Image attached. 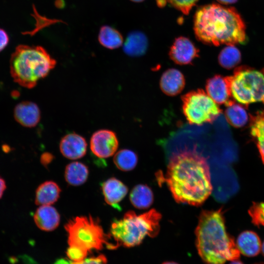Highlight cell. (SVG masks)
<instances>
[{"mask_svg": "<svg viewBox=\"0 0 264 264\" xmlns=\"http://www.w3.org/2000/svg\"><path fill=\"white\" fill-rule=\"evenodd\" d=\"M162 177L178 203L199 206L212 191L206 159L195 149L173 154Z\"/></svg>", "mask_w": 264, "mask_h": 264, "instance_id": "6da1fadb", "label": "cell"}, {"mask_svg": "<svg viewBox=\"0 0 264 264\" xmlns=\"http://www.w3.org/2000/svg\"><path fill=\"white\" fill-rule=\"evenodd\" d=\"M197 38L203 43L218 46L244 43L246 26L234 7L212 3L197 10L194 20Z\"/></svg>", "mask_w": 264, "mask_h": 264, "instance_id": "7a4b0ae2", "label": "cell"}, {"mask_svg": "<svg viewBox=\"0 0 264 264\" xmlns=\"http://www.w3.org/2000/svg\"><path fill=\"white\" fill-rule=\"evenodd\" d=\"M195 234L198 253L205 263L224 264L240 258L234 239L226 231L221 209L202 210Z\"/></svg>", "mask_w": 264, "mask_h": 264, "instance_id": "3957f363", "label": "cell"}, {"mask_svg": "<svg viewBox=\"0 0 264 264\" xmlns=\"http://www.w3.org/2000/svg\"><path fill=\"white\" fill-rule=\"evenodd\" d=\"M56 64L43 47L20 45L10 58V73L15 82L32 88L49 74Z\"/></svg>", "mask_w": 264, "mask_h": 264, "instance_id": "277c9868", "label": "cell"}, {"mask_svg": "<svg viewBox=\"0 0 264 264\" xmlns=\"http://www.w3.org/2000/svg\"><path fill=\"white\" fill-rule=\"evenodd\" d=\"M161 219V214L155 209L139 215L129 211L122 218L112 220L110 235L116 248L133 247L140 244L146 237L154 238L158 235Z\"/></svg>", "mask_w": 264, "mask_h": 264, "instance_id": "5b68a950", "label": "cell"}, {"mask_svg": "<svg viewBox=\"0 0 264 264\" xmlns=\"http://www.w3.org/2000/svg\"><path fill=\"white\" fill-rule=\"evenodd\" d=\"M65 228L68 234L69 246L77 247L87 254L93 250H101L104 246L109 249L116 248L110 241V234L105 233L99 220L90 215L77 216L69 220Z\"/></svg>", "mask_w": 264, "mask_h": 264, "instance_id": "8992f818", "label": "cell"}, {"mask_svg": "<svg viewBox=\"0 0 264 264\" xmlns=\"http://www.w3.org/2000/svg\"><path fill=\"white\" fill-rule=\"evenodd\" d=\"M230 95L243 105L264 103V73L242 67L237 68L232 76L226 77Z\"/></svg>", "mask_w": 264, "mask_h": 264, "instance_id": "52a82bcc", "label": "cell"}, {"mask_svg": "<svg viewBox=\"0 0 264 264\" xmlns=\"http://www.w3.org/2000/svg\"><path fill=\"white\" fill-rule=\"evenodd\" d=\"M182 110L189 123H210L220 115L217 103L202 89L189 92L182 97Z\"/></svg>", "mask_w": 264, "mask_h": 264, "instance_id": "ba28073f", "label": "cell"}, {"mask_svg": "<svg viewBox=\"0 0 264 264\" xmlns=\"http://www.w3.org/2000/svg\"><path fill=\"white\" fill-rule=\"evenodd\" d=\"M118 140L115 132L109 130H100L92 135L90 140V148L96 156L106 158L116 151Z\"/></svg>", "mask_w": 264, "mask_h": 264, "instance_id": "9c48e42d", "label": "cell"}, {"mask_svg": "<svg viewBox=\"0 0 264 264\" xmlns=\"http://www.w3.org/2000/svg\"><path fill=\"white\" fill-rule=\"evenodd\" d=\"M199 50L188 38L179 37L176 38L169 51L170 58L178 65H187L198 55Z\"/></svg>", "mask_w": 264, "mask_h": 264, "instance_id": "30bf717a", "label": "cell"}, {"mask_svg": "<svg viewBox=\"0 0 264 264\" xmlns=\"http://www.w3.org/2000/svg\"><path fill=\"white\" fill-rule=\"evenodd\" d=\"M60 150L65 157L72 160L78 159L86 154L87 143L82 136L75 133L66 134L61 140Z\"/></svg>", "mask_w": 264, "mask_h": 264, "instance_id": "8fae6325", "label": "cell"}, {"mask_svg": "<svg viewBox=\"0 0 264 264\" xmlns=\"http://www.w3.org/2000/svg\"><path fill=\"white\" fill-rule=\"evenodd\" d=\"M14 116L16 121L22 126L32 128L36 126L41 118L38 106L30 101L18 104L14 108Z\"/></svg>", "mask_w": 264, "mask_h": 264, "instance_id": "7c38bea8", "label": "cell"}, {"mask_svg": "<svg viewBox=\"0 0 264 264\" xmlns=\"http://www.w3.org/2000/svg\"><path fill=\"white\" fill-rule=\"evenodd\" d=\"M102 190L106 202L120 209L119 203L126 196L128 191L127 187L116 178L111 177L102 184Z\"/></svg>", "mask_w": 264, "mask_h": 264, "instance_id": "4fadbf2b", "label": "cell"}, {"mask_svg": "<svg viewBox=\"0 0 264 264\" xmlns=\"http://www.w3.org/2000/svg\"><path fill=\"white\" fill-rule=\"evenodd\" d=\"M34 220L41 230L51 231L59 225L60 216L57 210L51 205H41L34 215Z\"/></svg>", "mask_w": 264, "mask_h": 264, "instance_id": "5bb4252c", "label": "cell"}, {"mask_svg": "<svg viewBox=\"0 0 264 264\" xmlns=\"http://www.w3.org/2000/svg\"><path fill=\"white\" fill-rule=\"evenodd\" d=\"M185 81L183 74L178 69L170 68L162 75L160 80V87L165 94L175 96L183 90Z\"/></svg>", "mask_w": 264, "mask_h": 264, "instance_id": "9a60e30c", "label": "cell"}, {"mask_svg": "<svg viewBox=\"0 0 264 264\" xmlns=\"http://www.w3.org/2000/svg\"><path fill=\"white\" fill-rule=\"evenodd\" d=\"M207 94L217 103L227 104L231 96L226 78L215 75L209 79L206 84Z\"/></svg>", "mask_w": 264, "mask_h": 264, "instance_id": "2e32d148", "label": "cell"}, {"mask_svg": "<svg viewBox=\"0 0 264 264\" xmlns=\"http://www.w3.org/2000/svg\"><path fill=\"white\" fill-rule=\"evenodd\" d=\"M236 245L242 255L249 257L259 254L261 250V240L256 233L252 231H244L238 237Z\"/></svg>", "mask_w": 264, "mask_h": 264, "instance_id": "e0dca14e", "label": "cell"}, {"mask_svg": "<svg viewBox=\"0 0 264 264\" xmlns=\"http://www.w3.org/2000/svg\"><path fill=\"white\" fill-rule=\"evenodd\" d=\"M61 189L53 181H46L41 184L37 188L35 202L38 205H51L60 197Z\"/></svg>", "mask_w": 264, "mask_h": 264, "instance_id": "ac0fdd59", "label": "cell"}, {"mask_svg": "<svg viewBox=\"0 0 264 264\" xmlns=\"http://www.w3.org/2000/svg\"><path fill=\"white\" fill-rule=\"evenodd\" d=\"M148 44V40L144 34L139 31H134L127 36L123 50L129 56H140L146 52Z\"/></svg>", "mask_w": 264, "mask_h": 264, "instance_id": "d6986e66", "label": "cell"}, {"mask_svg": "<svg viewBox=\"0 0 264 264\" xmlns=\"http://www.w3.org/2000/svg\"><path fill=\"white\" fill-rule=\"evenodd\" d=\"M88 173V169L85 164L74 161L66 165L65 170V178L69 185L79 186L87 181Z\"/></svg>", "mask_w": 264, "mask_h": 264, "instance_id": "ffe728a7", "label": "cell"}, {"mask_svg": "<svg viewBox=\"0 0 264 264\" xmlns=\"http://www.w3.org/2000/svg\"><path fill=\"white\" fill-rule=\"evenodd\" d=\"M131 203L135 208L144 209L149 208L154 201V195L151 188L144 184H138L130 194Z\"/></svg>", "mask_w": 264, "mask_h": 264, "instance_id": "44dd1931", "label": "cell"}, {"mask_svg": "<svg viewBox=\"0 0 264 264\" xmlns=\"http://www.w3.org/2000/svg\"><path fill=\"white\" fill-rule=\"evenodd\" d=\"M250 133L256 142L261 159L264 163V110L251 117Z\"/></svg>", "mask_w": 264, "mask_h": 264, "instance_id": "7402d4cb", "label": "cell"}, {"mask_svg": "<svg viewBox=\"0 0 264 264\" xmlns=\"http://www.w3.org/2000/svg\"><path fill=\"white\" fill-rule=\"evenodd\" d=\"M226 105L225 114L228 122L235 127L244 126L248 119L247 113L244 108L233 101H229Z\"/></svg>", "mask_w": 264, "mask_h": 264, "instance_id": "603a6c76", "label": "cell"}, {"mask_svg": "<svg viewBox=\"0 0 264 264\" xmlns=\"http://www.w3.org/2000/svg\"><path fill=\"white\" fill-rule=\"evenodd\" d=\"M98 41L104 47L113 49L122 45L123 39L122 35L116 29L110 26L105 25L100 28Z\"/></svg>", "mask_w": 264, "mask_h": 264, "instance_id": "cb8c5ba5", "label": "cell"}, {"mask_svg": "<svg viewBox=\"0 0 264 264\" xmlns=\"http://www.w3.org/2000/svg\"><path fill=\"white\" fill-rule=\"evenodd\" d=\"M138 161L136 154L128 149H122L114 156L113 162L116 167L122 171H129L133 169Z\"/></svg>", "mask_w": 264, "mask_h": 264, "instance_id": "d4e9b609", "label": "cell"}, {"mask_svg": "<svg viewBox=\"0 0 264 264\" xmlns=\"http://www.w3.org/2000/svg\"><path fill=\"white\" fill-rule=\"evenodd\" d=\"M241 59L240 50L234 45H228L219 54L218 61L220 66L230 69L236 66Z\"/></svg>", "mask_w": 264, "mask_h": 264, "instance_id": "484cf974", "label": "cell"}, {"mask_svg": "<svg viewBox=\"0 0 264 264\" xmlns=\"http://www.w3.org/2000/svg\"><path fill=\"white\" fill-rule=\"evenodd\" d=\"M248 213L254 224L264 227V203H253L248 210Z\"/></svg>", "mask_w": 264, "mask_h": 264, "instance_id": "4316f807", "label": "cell"}, {"mask_svg": "<svg viewBox=\"0 0 264 264\" xmlns=\"http://www.w3.org/2000/svg\"><path fill=\"white\" fill-rule=\"evenodd\" d=\"M175 8L183 14H189L192 7L196 5L198 0H168Z\"/></svg>", "mask_w": 264, "mask_h": 264, "instance_id": "83f0119b", "label": "cell"}, {"mask_svg": "<svg viewBox=\"0 0 264 264\" xmlns=\"http://www.w3.org/2000/svg\"><path fill=\"white\" fill-rule=\"evenodd\" d=\"M66 253L68 258L72 262L81 261L86 258L87 256V254L83 251L74 246H69Z\"/></svg>", "mask_w": 264, "mask_h": 264, "instance_id": "f1b7e54d", "label": "cell"}, {"mask_svg": "<svg viewBox=\"0 0 264 264\" xmlns=\"http://www.w3.org/2000/svg\"><path fill=\"white\" fill-rule=\"evenodd\" d=\"M107 260L103 255L97 257L85 258L79 262H72L71 264H107Z\"/></svg>", "mask_w": 264, "mask_h": 264, "instance_id": "f546056e", "label": "cell"}, {"mask_svg": "<svg viewBox=\"0 0 264 264\" xmlns=\"http://www.w3.org/2000/svg\"><path fill=\"white\" fill-rule=\"evenodd\" d=\"M54 156L50 153L44 152L42 154L40 158L41 164L46 168L48 165L53 160Z\"/></svg>", "mask_w": 264, "mask_h": 264, "instance_id": "4dcf8cb0", "label": "cell"}, {"mask_svg": "<svg viewBox=\"0 0 264 264\" xmlns=\"http://www.w3.org/2000/svg\"><path fill=\"white\" fill-rule=\"evenodd\" d=\"M9 37L6 32L0 28V52L8 44Z\"/></svg>", "mask_w": 264, "mask_h": 264, "instance_id": "1f68e13d", "label": "cell"}, {"mask_svg": "<svg viewBox=\"0 0 264 264\" xmlns=\"http://www.w3.org/2000/svg\"><path fill=\"white\" fill-rule=\"evenodd\" d=\"M6 188V186L5 180L0 177V198L2 197Z\"/></svg>", "mask_w": 264, "mask_h": 264, "instance_id": "d6a6232c", "label": "cell"}, {"mask_svg": "<svg viewBox=\"0 0 264 264\" xmlns=\"http://www.w3.org/2000/svg\"><path fill=\"white\" fill-rule=\"evenodd\" d=\"M220 3L223 4H230L236 2L238 0H217Z\"/></svg>", "mask_w": 264, "mask_h": 264, "instance_id": "836d02e7", "label": "cell"}, {"mask_svg": "<svg viewBox=\"0 0 264 264\" xmlns=\"http://www.w3.org/2000/svg\"><path fill=\"white\" fill-rule=\"evenodd\" d=\"M54 264H71V262L64 259H61L57 261Z\"/></svg>", "mask_w": 264, "mask_h": 264, "instance_id": "e575fe53", "label": "cell"}, {"mask_svg": "<svg viewBox=\"0 0 264 264\" xmlns=\"http://www.w3.org/2000/svg\"><path fill=\"white\" fill-rule=\"evenodd\" d=\"M167 0H156V3L160 7H164L166 4Z\"/></svg>", "mask_w": 264, "mask_h": 264, "instance_id": "d590c367", "label": "cell"}, {"mask_svg": "<svg viewBox=\"0 0 264 264\" xmlns=\"http://www.w3.org/2000/svg\"><path fill=\"white\" fill-rule=\"evenodd\" d=\"M229 264H244L241 260L238 259L231 261V262Z\"/></svg>", "mask_w": 264, "mask_h": 264, "instance_id": "8d00e7d4", "label": "cell"}, {"mask_svg": "<svg viewBox=\"0 0 264 264\" xmlns=\"http://www.w3.org/2000/svg\"><path fill=\"white\" fill-rule=\"evenodd\" d=\"M261 251L262 252V254L264 256V241L263 243L262 244Z\"/></svg>", "mask_w": 264, "mask_h": 264, "instance_id": "74e56055", "label": "cell"}, {"mask_svg": "<svg viewBox=\"0 0 264 264\" xmlns=\"http://www.w3.org/2000/svg\"><path fill=\"white\" fill-rule=\"evenodd\" d=\"M162 264H178L174 262H165L163 263Z\"/></svg>", "mask_w": 264, "mask_h": 264, "instance_id": "f35d334b", "label": "cell"}, {"mask_svg": "<svg viewBox=\"0 0 264 264\" xmlns=\"http://www.w3.org/2000/svg\"><path fill=\"white\" fill-rule=\"evenodd\" d=\"M132 0V1H134V2H139L143 1L144 0Z\"/></svg>", "mask_w": 264, "mask_h": 264, "instance_id": "ab89813d", "label": "cell"}, {"mask_svg": "<svg viewBox=\"0 0 264 264\" xmlns=\"http://www.w3.org/2000/svg\"><path fill=\"white\" fill-rule=\"evenodd\" d=\"M254 264H264V262L257 263H255Z\"/></svg>", "mask_w": 264, "mask_h": 264, "instance_id": "60d3db41", "label": "cell"}]
</instances>
